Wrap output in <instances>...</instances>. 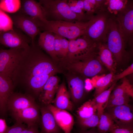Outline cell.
I'll list each match as a JSON object with an SVG mask.
<instances>
[{
  "instance_id": "obj_1",
  "label": "cell",
  "mask_w": 133,
  "mask_h": 133,
  "mask_svg": "<svg viewBox=\"0 0 133 133\" xmlns=\"http://www.w3.org/2000/svg\"><path fill=\"white\" fill-rule=\"evenodd\" d=\"M52 60L38 45L31 43L13 70L11 79L15 86L22 87L26 93L32 96L38 93L52 73L60 72Z\"/></svg>"
},
{
  "instance_id": "obj_2",
  "label": "cell",
  "mask_w": 133,
  "mask_h": 133,
  "mask_svg": "<svg viewBox=\"0 0 133 133\" xmlns=\"http://www.w3.org/2000/svg\"><path fill=\"white\" fill-rule=\"evenodd\" d=\"M67 0H39L46 18L49 21H76L87 22L92 16L86 14H77L72 12Z\"/></svg>"
},
{
  "instance_id": "obj_3",
  "label": "cell",
  "mask_w": 133,
  "mask_h": 133,
  "mask_svg": "<svg viewBox=\"0 0 133 133\" xmlns=\"http://www.w3.org/2000/svg\"><path fill=\"white\" fill-rule=\"evenodd\" d=\"M37 22L40 31H49L70 40L85 34L90 20L87 22L48 20L45 22L37 20Z\"/></svg>"
},
{
  "instance_id": "obj_4",
  "label": "cell",
  "mask_w": 133,
  "mask_h": 133,
  "mask_svg": "<svg viewBox=\"0 0 133 133\" xmlns=\"http://www.w3.org/2000/svg\"><path fill=\"white\" fill-rule=\"evenodd\" d=\"M106 43L112 53L115 62L120 63L128 55L124 40L115 16L111 15L109 18Z\"/></svg>"
},
{
  "instance_id": "obj_5",
  "label": "cell",
  "mask_w": 133,
  "mask_h": 133,
  "mask_svg": "<svg viewBox=\"0 0 133 133\" xmlns=\"http://www.w3.org/2000/svg\"><path fill=\"white\" fill-rule=\"evenodd\" d=\"M62 60L66 63V68L69 72L83 78L93 77L104 71L99 57L98 49L80 60L69 62Z\"/></svg>"
},
{
  "instance_id": "obj_6",
  "label": "cell",
  "mask_w": 133,
  "mask_h": 133,
  "mask_svg": "<svg viewBox=\"0 0 133 133\" xmlns=\"http://www.w3.org/2000/svg\"><path fill=\"white\" fill-rule=\"evenodd\" d=\"M69 41L67 56L63 59L67 61L72 62L82 60L98 49V44L85 35Z\"/></svg>"
},
{
  "instance_id": "obj_7",
  "label": "cell",
  "mask_w": 133,
  "mask_h": 133,
  "mask_svg": "<svg viewBox=\"0 0 133 133\" xmlns=\"http://www.w3.org/2000/svg\"><path fill=\"white\" fill-rule=\"evenodd\" d=\"M110 14L103 11L92 16L85 34L95 42L106 43L108 22Z\"/></svg>"
},
{
  "instance_id": "obj_8",
  "label": "cell",
  "mask_w": 133,
  "mask_h": 133,
  "mask_svg": "<svg viewBox=\"0 0 133 133\" xmlns=\"http://www.w3.org/2000/svg\"><path fill=\"white\" fill-rule=\"evenodd\" d=\"M115 15L126 46L127 44L132 45L133 39V1L128 0L125 7Z\"/></svg>"
},
{
  "instance_id": "obj_9",
  "label": "cell",
  "mask_w": 133,
  "mask_h": 133,
  "mask_svg": "<svg viewBox=\"0 0 133 133\" xmlns=\"http://www.w3.org/2000/svg\"><path fill=\"white\" fill-rule=\"evenodd\" d=\"M31 42L30 37L16 27L8 31L0 32V44L10 48L27 49Z\"/></svg>"
},
{
  "instance_id": "obj_10",
  "label": "cell",
  "mask_w": 133,
  "mask_h": 133,
  "mask_svg": "<svg viewBox=\"0 0 133 133\" xmlns=\"http://www.w3.org/2000/svg\"><path fill=\"white\" fill-rule=\"evenodd\" d=\"M10 17L14 26L30 37L32 40L31 43L34 44L35 37L41 33L36 19L21 10L12 15Z\"/></svg>"
},
{
  "instance_id": "obj_11",
  "label": "cell",
  "mask_w": 133,
  "mask_h": 133,
  "mask_svg": "<svg viewBox=\"0 0 133 133\" xmlns=\"http://www.w3.org/2000/svg\"><path fill=\"white\" fill-rule=\"evenodd\" d=\"M26 49L16 48L0 50V74L11 79L13 69Z\"/></svg>"
},
{
  "instance_id": "obj_12",
  "label": "cell",
  "mask_w": 133,
  "mask_h": 133,
  "mask_svg": "<svg viewBox=\"0 0 133 133\" xmlns=\"http://www.w3.org/2000/svg\"><path fill=\"white\" fill-rule=\"evenodd\" d=\"M106 109L116 125L122 128L133 129V111L129 104Z\"/></svg>"
},
{
  "instance_id": "obj_13",
  "label": "cell",
  "mask_w": 133,
  "mask_h": 133,
  "mask_svg": "<svg viewBox=\"0 0 133 133\" xmlns=\"http://www.w3.org/2000/svg\"><path fill=\"white\" fill-rule=\"evenodd\" d=\"M36 104L34 97L32 95L26 93L13 92L8 99L7 109L13 115Z\"/></svg>"
},
{
  "instance_id": "obj_14",
  "label": "cell",
  "mask_w": 133,
  "mask_h": 133,
  "mask_svg": "<svg viewBox=\"0 0 133 133\" xmlns=\"http://www.w3.org/2000/svg\"><path fill=\"white\" fill-rule=\"evenodd\" d=\"M46 107L53 115L58 126L64 133H71L74 123L72 116L67 111L58 108L50 104Z\"/></svg>"
},
{
  "instance_id": "obj_15",
  "label": "cell",
  "mask_w": 133,
  "mask_h": 133,
  "mask_svg": "<svg viewBox=\"0 0 133 133\" xmlns=\"http://www.w3.org/2000/svg\"><path fill=\"white\" fill-rule=\"evenodd\" d=\"M15 87L10 78L0 74V115L2 116L6 115L7 101L9 96L14 92Z\"/></svg>"
},
{
  "instance_id": "obj_16",
  "label": "cell",
  "mask_w": 133,
  "mask_h": 133,
  "mask_svg": "<svg viewBox=\"0 0 133 133\" xmlns=\"http://www.w3.org/2000/svg\"><path fill=\"white\" fill-rule=\"evenodd\" d=\"M67 77V81L71 98L74 102H77L82 98L84 90V82L83 78L70 72Z\"/></svg>"
},
{
  "instance_id": "obj_17",
  "label": "cell",
  "mask_w": 133,
  "mask_h": 133,
  "mask_svg": "<svg viewBox=\"0 0 133 133\" xmlns=\"http://www.w3.org/2000/svg\"><path fill=\"white\" fill-rule=\"evenodd\" d=\"M59 79L55 75L50 76L43 87L38 97L40 101L47 105L53 102L58 90Z\"/></svg>"
},
{
  "instance_id": "obj_18",
  "label": "cell",
  "mask_w": 133,
  "mask_h": 133,
  "mask_svg": "<svg viewBox=\"0 0 133 133\" xmlns=\"http://www.w3.org/2000/svg\"><path fill=\"white\" fill-rule=\"evenodd\" d=\"M21 2V10L26 14L44 22L48 21L44 11L39 2L33 0H23Z\"/></svg>"
},
{
  "instance_id": "obj_19",
  "label": "cell",
  "mask_w": 133,
  "mask_h": 133,
  "mask_svg": "<svg viewBox=\"0 0 133 133\" xmlns=\"http://www.w3.org/2000/svg\"><path fill=\"white\" fill-rule=\"evenodd\" d=\"M16 121L24 123L29 127L36 124L39 117L38 108L36 104L13 115Z\"/></svg>"
},
{
  "instance_id": "obj_20",
  "label": "cell",
  "mask_w": 133,
  "mask_h": 133,
  "mask_svg": "<svg viewBox=\"0 0 133 133\" xmlns=\"http://www.w3.org/2000/svg\"><path fill=\"white\" fill-rule=\"evenodd\" d=\"M53 102L57 108L69 111L72 110L73 105L70 96L65 83L62 82L59 85Z\"/></svg>"
},
{
  "instance_id": "obj_21",
  "label": "cell",
  "mask_w": 133,
  "mask_h": 133,
  "mask_svg": "<svg viewBox=\"0 0 133 133\" xmlns=\"http://www.w3.org/2000/svg\"><path fill=\"white\" fill-rule=\"evenodd\" d=\"M55 34L51 32L44 31L39 33L38 46L44 50L54 60H57L54 48Z\"/></svg>"
},
{
  "instance_id": "obj_22",
  "label": "cell",
  "mask_w": 133,
  "mask_h": 133,
  "mask_svg": "<svg viewBox=\"0 0 133 133\" xmlns=\"http://www.w3.org/2000/svg\"><path fill=\"white\" fill-rule=\"evenodd\" d=\"M99 57L103 65L110 72H116L115 62L113 55L107 47L106 43H98Z\"/></svg>"
},
{
  "instance_id": "obj_23",
  "label": "cell",
  "mask_w": 133,
  "mask_h": 133,
  "mask_svg": "<svg viewBox=\"0 0 133 133\" xmlns=\"http://www.w3.org/2000/svg\"><path fill=\"white\" fill-rule=\"evenodd\" d=\"M42 127L43 133H59V129L54 118L47 107L41 108Z\"/></svg>"
},
{
  "instance_id": "obj_24",
  "label": "cell",
  "mask_w": 133,
  "mask_h": 133,
  "mask_svg": "<svg viewBox=\"0 0 133 133\" xmlns=\"http://www.w3.org/2000/svg\"><path fill=\"white\" fill-rule=\"evenodd\" d=\"M113 83L107 89L103 91L94 98L97 106V113L99 118L104 111L110 95L116 84Z\"/></svg>"
},
{
  "instance_id": "obj_25",
  "label": "cell",
  "mask_w": 133,
  "mask_h": 133,
  "mask_svg": "<svg viewBox=\"0 0 133 133\" xmlns=\"http://www.w3.org/2000/svg\"><path fill=\"white\" fill-rule=\"evenodd\" d=\"M83 0L85 12L89 16H91L102 12L106 11L104 5L105 0Z\"/></svg>"
},
{
  "instance_id": "obj_26",
  "label": "cell",
  "mask_w": 133,
  "mask_h": 133,
  "mask_svg": "<svg viewBox=\"0 0 133 133\" xmlns=\"http://www.w3.org/2000/svg\"><path fill=\"white\" fill-rule=\"evenodd\" d=\"M97 108V105L94 98L84 103L78 108L77 114L79 118H87L96 113Z\"/></svg>"
},
{
  "instance_id": "obj_27",
  "label": "cell",
  "mask_w": 133,
  "mask_h": 133,
  "mask_svg": "<svg viewBox=\"0 0 133 133\" xmlns=\"http://www.w3.org/2000/svg\"><path fill=\"white\" fill-rule=\"evenodd\" d=\"M122 83L113 90L109 99L114 97L127 95L133 98V88L129 81L125 77L122 79Z\"/></svg>"
},
{
  "instance_id": "obj_28",
  "label": "cell",
  "mask_w": 133,
  "mask_h": 133,
  "mask_svg": "<svg viewBox=\"0 0 133 133\" xmlns=\"http://www.w3.org/2000/svg\"><path fill=\"white\" fill-rule=\"evenodd\" d=\"M115 74L110 73L101 77L95 83V88L94 96L95 97L109 88L113 83V78Z\"/></svg>"
},
{
  "instance_id": "obj_29",
  "label": "cell",
  "mask_w": 133,
  "mask_h": 133,
  "mask_svg": "<svg viewBox=\"0 0 133 133\" xmlns=\"http://www.w3.org/2000/svg\"><path fill=\"white\" fill-rule=\"evenodd\" d=\"M115 124L110 115L104 111L101 115L97 126V130L101 133H110Z\"/></svg>"
},
{
  "instance_id": "obj_30",
  "label": "cell",
  "mask_w": 133,
  "mask_h": 133,
  "mask_svg": "<svg viewBox=\"0 0 133 133\" xmlns=\"http://www.w3.org/2000/svg\"><path fill=\"white\" fill-rule=\"evenodd\" d=\"M128 1L123 0H105L106 11L111 15H115L125 7Z\"/></svg>"
},
{
  "instance_id": "obj_31",
  "label": "cell",
  "mask_w": 133,
  "mask_h": 133,
  "mask_svg": "<svg viewBox=\"0 0 133 133\" xmlns=\"http://www.w3.org/2000/svg\"><path fill=\"white\" fill-rule=\"evenodd\" d=\"M21 6V0H0V9L4 12L15 13L19 10Z\"/></svg>"
},
{
  "instance_id": "obj_32",
  "label": "cell",
  "mask_w": 133,
  "mask_h": 133,
  "mask_svg": "<svg viewBox=\"0 0 133 133\" xmlns=\"http://www.w3.org/2000/svg\"><path fill=\"white\" fill-rule=\"evenodd\" d=\"M79 124L82 130L93 128L97 127L100 118L97 113L91 117L85 119L79 118Z\"/></svg>"
},
{
  "instance_id": "obj_33",
  "label": "cell",
  "mask_w": 133,
  "mask_h": 133,
  "mask_svg": "<svg viewBox=\"0 0 133 133\" xmlns=\"http://www.w3.org/2000/svg\"><path fill=\"white\" fill-rule=\"evenodd\" d=\"M13 28V22L10 17L0 9V32L12 30Z\"/></svg>"
},
{
  "instance_id": "obj_34",
  "label": "cell",
  "mask_w": 133,
  "mask_h": 133,
  "mask_svg": "<svg viewBox=\"0 0 133 133\" xmlns=\"http://www.w3.org/2000/svg\"><path fill=\"white\" fill-rule=\"evenodd\" d=\"M131 98L128 95H125L109 99L106 108L128 104Z\"/></svg>"
},
{
  "instance_id": "obj_35",
  "label": "cell",
  "mask_w": 133,
  "mask_h": 133,
  "mask_svg": "<svg viewBox=\"0 0 133 133\" xmlns=\"http://www.w3.org/2000/svg\"><path fill=\"white\" fill-rule=\"evenodd\" d=\"M26 127L24 124L21 122L17 121L13 126H8L4 133H20Z\"/></svg>"
},
{
  "instance_id": "obj_36",
  "label": "cell",
  "mask_w": 133,
  "mask_h": 133,
  "mask_svg": "<svg viewBox=\"0 0 133 133\" xmlns=\"http://www.w3.org/2000/svg\"><path fill=\"white\" fill-rule=\"evenodd\" d=\"M133 73V64L132 63L126 69L118 74H114L112 79L113 83L120 79L125 77L126 76Z\"/></svg>"
},
{
  "instance_id": "obj_37",
  "label": "cell",
  "mask_w": 133,
  "mask_h": 133,
  "mask_svg": "<svg viewBox=\"0 0 133 133\" xmlns=\"http://www.w3.org/2000/svg\"><path fill=\"white\" fill-rule=\"evenodd\" d=\"M54 48L55 54L58 57L62 58L61 46L60 36L55 34V37L54 43Z\"/></svg>"
},
{
  "instance_id": "obj_38",
  "label": "cell",
  "mask_w": 133,
  "mask_h": 133,
  "mask_svg": "<svg viewBox=\"0 0 133 133\" xmlns=\"http://www.w3.org/2000/svg\"><path fill=\"white\" fill-rule=\"evenodd\" d=\"M60 39L62 55V59H64L66 57L68 53L69 41L66 38L61 36Z\"/></svg>"
},
{
  "instance_id": "obj_39",
  "label": "cell",
  "mask_w": 133,
  "mask_h": 133,
  "mask_svg": "<svg viewBox=\"0 0 133 133\" xmlns=\"http://www.w3.org/2000/svg\"><path fill=\"white\" fill-rule=\"evenodd\" d=\"M68 4L71 10L73 12L82 15L86 13L84 12L77 4L76 0H69Z\"/></svg>"
},
{
  "instance_id": "obj_40",
  "label": "cell",
  "mask_w": 133,
  "mask_h": 133,
  "mask_svg": "<svg viewBox=\"0 0 133 133\" xmlns=\"http://www.w3.org/2000/svg\"><path fill=\"white\" fill-rule=\"evenodd\" d=\"M110 133H133V129L119 127L115 124Z\"/></svg>"
},
{
  "instance_id": "obj_41",
  "label": "cell",
  "mask_w": 133,
  "mask_h": 133,
  "mask_svg": "<svg viewBox=\"0 0 133 133\" xmlns=\"http://www.w3.org/2000/svg\"><path fill=\"white\" fill-rule=\"evenodd\" d=\"M20 133H40L38 129L36 124L27 127Z\"/></svg>"
},
{
  "instance_id": "obj_42",
  "label": "cell",
  "mask_w": 133,
  "mask_h": 133,
  "mask_svg": "<svg viewBox=\"0 0 133 133\" xmlns=\"http://www.w3.org/2000/svg\"><path fill=\"white\" fill-rule=\"evenodd\" d=\"M8 127L5 120L0 118V133H4Z\"/></svg>"
},
{
  "instance_id": "obj_43",
  "label": "cell",
  "mask_w": 133,
  "mask_h": 133,
  "mask_svg": "<svg viewBox=\"0 0 133 133\" xmlns=\"http://www.w3.org/2000/svg\"><path fill=\"white\" fill-rule=\"evenodd\" d=\"M80 133H101L98 131L97 129L94 128H92L91 130H83Z\"/></svg>"
},
{
  "instance_id": "obj_44",
  "label": "cell",
  "mask_w": 133,
  "mask_h": 133,
  "mask_svg": "<svg viewBox=\"0 0 133 133\" xmlns=\"http://www.w3.org/2000/svg\"><path fill=\"white\" fill-rule=\"evenodd\" d=\"M76 0L77 5L85 12L84 9V4L83 0Z\"/></svg>"
}]
</instances>
